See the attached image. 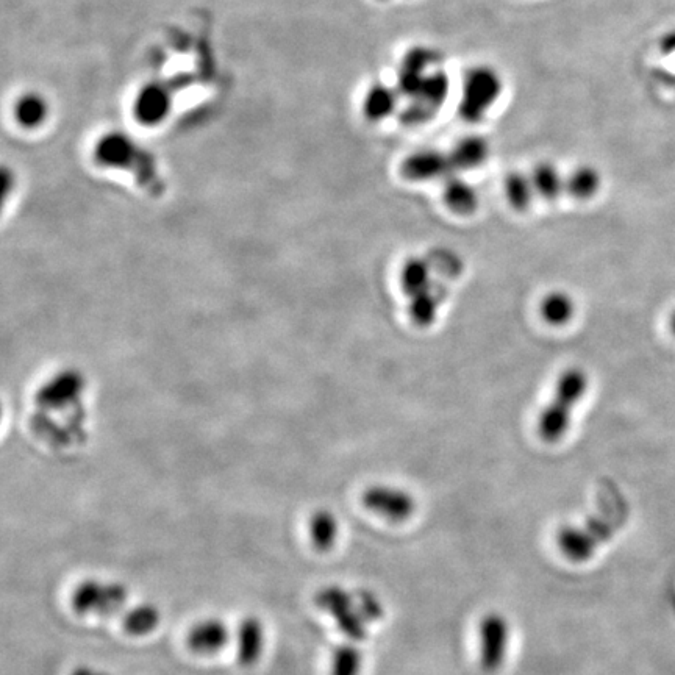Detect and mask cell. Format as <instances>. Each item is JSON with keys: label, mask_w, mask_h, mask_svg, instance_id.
<instances>
[{"label": "cell", "mask_w": 675, "mask_h": 675, "mask_svg": "<svg viewBox=\"0 0 675 675\" xmlns=\"http://www.w3.org/2000/svg\"><path fill=\"white\" fill-rule=\"evenodd\" d=\"M94 154L99 165L130 172L141 188L152 196H160L165 191V183L158 174L154 158L146 150L136 146L129 136L122 133L102 136L96 144Z\"/></svg>", "instance_id": "cell-1"}, {"label": "cell", "mask_w": 675, "mask_h": 675, "mask_svg": "<svg viewBox=\"0 0 675 675\" xmlns=\"http://www.w3.org/2000/svg\"><path fill=\"white\" fill-rule=\"evenodd\" d=\"M130 590L121 580L86 577L69 593V607L77 618L108 619L129 607Z\"/></svg>", "instance_id": "cell-2"}, {"label": "cell", "mask_w": 675, "mask_h": 675, "mask_svg": "<svg viewBox=\"0 0 675 675\" xmlns=\"http://www.w3.org/2000/svg\"><path fill=\"white\" fill-rule=\"evenodd\" d=\"M504 91V80L496 68L475 65L463 77L458 116L468 124H479Z\"/></svg>", "instance_id": "cell-3"}, {"label": "cell", "mask_w": 675, "mask_h": 675, "mask_svg": "<svg viewBox=\"0 0 675 675\" xmlns=\"http://www.w3.org/2000/svg\"><path fill=\"white\" fill-rule=\"evenodd\" d=\"M319 610L324 611L335 621L336 627L347 640L360 643L368 636L369 622L361 613L357 604V596L346 590L344 586H322L315 596Z\"/></svg>", "instance_id": "cell-4"}, {"label": "cell", "mask_w": 675, "mask_h": 675, "mask_svg": "<svg viewBox=\"0 0 675 675\" xmlns=\"http://www.w3.org/2000/svg\"><path fill=\"white\" fill-rule=\"evenodd\" d=\"M511 625L507 616L499 611L486 613L479 624L480 665L485 671L502 668L510 649Z\"/></svg>", "instance_id": "cell-5"}, {"label": "cell", "mask_w": 675, "mask_h": 675, "mask_svg": "<svg viewBox=\"0 0 675 675\" xmlns=\"http://www.w3.org/2000/svg\"><path fill=\"white\" fill-rule=\"evenodd\" d=\"M233 629L221 616H204L191 624L186 632L185 644L197 657H218L232 646Z\"/></svg>", "instance_id": "cell-6"}, {"label": "cell", "mask_w": 675, "mask_h": 675, "mask_svg": "<svg viewBox=\"0 0 675 675\" xmlns=\"http://www.w3.org/2000/svg\"><path fill=\"white\" fill-rule=\"evenodd\" d=\"M361 504L372 515L391 522H405L415 515L416 499L408 491L391 485H372L361 496Z\"/></svg>", "instance_id": "cell-7"}, {"label": "cell", "mask_w": 675, "mask_h": 675, "mask_svg": "<svg viewBox=\"0 0 675 675\" xmlns=\"http://www.w3.org/2000/svg\"><path fill=\"white\" fill-rule=\"evenodd\" d=\"M233 649L236 663L244 669L255 668L265 657L268 647V627L258 615H246L233 629Z\"/></svg>", "instance_id": "cell-8"}, {"label": "cell", "mask_w": 675, "mask_h": 675, "mask_svg": "<svg viewBox=\"0 0 675 675\" xmlns=\"http://www.w3.org/2000/svg\"><path fill=\"white\" fill-rule=\"evenodd\" d=\"M400 171L405 179L413 180V182H429V180L449 177L454 169L450 165L449 154H443L440 150L424 149L408 155L402 161Z\"/></svg>", "instance_id": "cell-9"}, {"label": "cell", "mask_w": 675, "mask_h": 675, "mask_svg": "<svg viewBox=\"0 0 675 675\" xmlns=\"http://www.w3.org/2000/svg\"><path fill=\"white\" fill-rule=\"evenodd\" d=\"M163 611L155 602L143 600L129 605L121 615V627L125 635L132 638H147L160 629Z\"/></svg>", "instance_id": "cell-10"}, {"label": "cell", "mask_w": 675, "mask_h": 675, "mask_svg": "<svg viewBox=\"0 0 675 675\" xmlns=\"http://www.w3.org/2000/svg\"><path fill=\"white\" fill-rule=\"evenodd\" d=\"M557 546L572 563H586L596 555L600 544L585 525H565L558 530Z\"/></svg>", "instance_id": "cell-11"}, {"label": "cell", "mask_w": 675, "mask_h": 675, "mask_svg": "<svg viewBox=\"0 0 675 675\" xmlns=\"http://www.w3.org/2000/svg\"><path fill=\"white\" fill-rule=\"evenodd\" d=\"M340 532V519L329 508H318L308 516V541L319 554H329L330 550L335 549Z\"/></svg>", "instance_id": "cell-12"}, {"label": "cell", "mask_w": 675, "mask_h": 675, "mask_svg": "<svg viewBox=\"0 0 675 675\" xmlns=\"http://www.w3.org/2000/svg\"><path fill=\"white\" fill-rule=\"evenodd\" d=\"M575 402L554 394V399L544 408L538 419V432L546 443H557L571 427L572 408Z\"/></svg>", "instance_id": "cell-13"}, {"label": "cell", "mask_w": 675, "mask_h": 675, "mask_svg": "<svg viewBox=\"0 0 675 675\" xmlns=\"http://www.w3.org/2000/svg\"><path fill=\"white\" fill-rule=\"evenodd\" d=\"M490 157V143L482 135L463 136L450 149V165L454 171L480 168Z\"/></svg>", "instance_id": "cell-14"}, {"label": "cell", "mask_w": 675, "mask_h": 675, "mask_svg": "<svg viewBox=\"0 0 675 675\" xmlns=\"http://www.w3.org/2000/svg\"><path fill=\"white\" fill-rule=\"evenodd\" d=\"M166 85H149L136 97L135 115L144 124H158L168 116L171 91Z\"/></svg>", "instance_id": "cell-15"}, {"label": "cell", "mask_w": 675, "mask_h": 675, "mask_svg": "<svg viewBox=\"0 0 675 675\" xmlns=\"http://www.w3.org/2000/svg\"><path fill=\"white\" fill-rule=\"evenodd\" d=\"M444 202L457 215H471L479 207V193L471 183L457 175H449L444 183Z\"/></svg>", "instance_id": "cell-16"}, {"label": "cell", "mask_w": 675, "mask_h": 675, "mask_svg": "<svg viewBox=\"0 0 675 675\" xmlns=\"http://www.w3.org/2000/svg\"><path fill=\"white\" fill-rule=\"evenodd\" d=\"M397 108V91L385 83H374L366 91L363 100V115L369 122L390 118Z\"/></svg>", "instance_id": "cell-17"}, {"label": "cell", "mask_w": 675, "mask_h": 675, "mask_svg": "<svg viewBox=\"0 0 675 675\" xmlns=\"http://www.w3.org/2000/svg\"><path fill=\"white\" fill-rule=\"evenodd\" d=\"M365 655L354 641L338 644L330 655V675H361Z\"/></svg>", "instance_id": "cell-18"}, {"label": "cell", "mask_w": 675, "mask_h": 675, "mask_svg": "<svg viewBox=\"0 0 675 675\" xmlns=\"http://www.w3.org/2000/svg\"><path fill=\"white\" fill-rule=\"evenodd\" d=\"M533 188L538 196L543 199L554 200L566 190V180L561 177L560 171L554 163L541 161L533 168L532 174Z\"/></svg>", "instance_id": "cell-19"}, {"label": "cell", "mask_w": 675, "mask_h": 675, "mask_svg": "<svg viewBox=\"0 0 675 675\" xmlns=\"http://www.w3.org/2000/svg\"><path fill=\"white\" fill-rule=\"evenodd\" d=\"M430 265L422 258H410L407 260L402 271H400V285L407 296L413 297L416 294L432 288V279H430Z\"/></svg>", "instance_id": "cell-20"}, {"label": "cell", "mask_w": 675, "mask_h": 675, "mask_svg": "<svg viewBox=\"0 0 675 675\" xmlns=\"http://www.w3.org/2000/svg\"><path fill=\"white\" fill-rule=\"evenodd\" d=\"M540 310L547 324L561 327L574 318L575 302L565 291H554L544 297Z\"/></svg>", "instance_id": "cell-21"}, {"label": "cell", "mask_w": 675, "mask_h": 675, "mask_svg": "<svg viewBox=\"0 0 675 675\" xmlns=\"http://www.w3.org/2000/svg\"><path fill=\"white\" fill-rule=\"evenodd\" d=\"M602 185V177L594 166L583 165L575 168L566 179V191L579 200L591 199Z\"/></svg>", "instance_id": "cell-22"}, {"label": "cell", "mask_w": 675, "mask_h": 675, "mask_svg": "<svg viewBox=\"0 0 675 675\" xmlns=\"http://www.w3.org/2000/svg\"><path fill=\"white\" fill-rule=\"evenodd\" d=\"M450 93V79L446 71L443 69H436V71L429 72L425 75L424 83H422L421 93L416 99L429 105L435 111H440L441 107L446 104L447 97Z\"/></svg>", "instance_id": "cell-23"}, {"label": "cell", "mask_w": 675, "mask_h": 675, "mask_svg": "<svg viewBox=\"0 0 675 675\" xmlns=\"http://www.w3.org/2000/svg\"><path fill=\"white\" fill-rule=\"evenodd\" d=\"M504 190L508 204L515 210L524 211L532 205L535 188H533L532 179L524 172H510L505 177Z\"/></svg>", "instance_id": "cell-24"}, {"label": "cell", "mask_w": 675, "mask_h": 675, "mask_svg": "<svg viewBox=\"0 0 675 675\" xmlns=\"http://www.w3.org/2000/svg\"><path fill=\"white\" fill-rule=\"evenodd\" d=\"M438 307H440V297L436 296L430 288L424 293L410 297L408 313H410L411 321L415 322L416 325L429 327L438 316Z\"/></svg>", "instance_id": "cell-25"}, {"label": "cell", "mask_w": 675, "mask_h": 675, "mask_svg": "<svg viewBox=\"0 0 675 675\" xmlns=\"http://www.w3.org/2000/svg\"><path fill=\"white\" fill-rule=\"evenodd\" d=\"M47 118V104L38 94H25L16 104V119L24 127H38Z\"/></svg>", "instance_id": "cell-26"}, {"label": "cell", "mask_w": 675, "mask_h": 675, "mask_svg": "<svg viewBox=\"0 0 675 675\" xmlns=\"http://www.w3.org/2000/svg\"><path fill=\"white\" fill-rule=\"evenodd\" d=\"M441 54L436 49L427 46H415L408 50L402 58L399 69L425 75L435 63H440Z\"/></svg>", "instance_id": "cell-27"}, {"label": "cell", "mask_w": 675, "mask_h": 675, "mask_svg": "<svg viewBox=\"0 0 675 675\" xmlns=\"http://www.w3.org/2000/svg\"><path fill=\"white\" fill-rule=\"evenodd\" d=\"M436 113L438 111L433 110L429 105H425L421 100L411 99L410 104L400 110L399 121L405 127H418V125H424L432 121Z\"/></svg>", "instance_id": "cell-28"}, {"label": "cell", "mask_w": 675, "mask_h": 675, "mask_svg": "<svg viewBox=\"0 0 675 675\" xmlns=\"http://www.w3.org/2000/svg\"><path fill=\"white\" fill-rule=\"evenodd\" d=\"M355 596H357L358 608H360L361 613H363L369 624L380 621L383 618L385 608H383L382 600L375 596L372 591L361 590L355 593Z\"/></svg>", "instance_id": "cell-29"}, {"label": "cell", "mask_w": 675, "mask_h": 675, "mask_svg": "<svg viewBox=\"0 0 675 675\" xmlns=\"http://www.w3.org/2000/svg\"><path fill=\"white\" fill-rule=\"evenodd\" d=\"M660 50L665 55L675 54V29L669 30L665 36H661Z\"/></svg>", "instance_id": "cell-30"}, {"label": "cell", "mask_w": 675, "mask_h": 675, "mask_svg": "<svg viewBox=\"0 0 675 675\" xmlns=\"http://www.w3.org/2000/svg\"><path fill=\"white\" fill-rule=\"evenodd\" d=\"M69 675H111L110 672L104 671V669L97 668V666L91 665H80L75 666L72 669L71 674Z\"/></svg>", "instance_id": "cell-31"}, {"label": "cell", "mask_w": 675, "mask_h": 675, "mask_svg": "<svg viewBox=\"0 0 675 675\" xmlns=\"http://www.w3.org/2000/svg\"><path fill=\"white\" fill-rule=\"evenodd\" d=\"M669 325H671L672 333H674V335H675V311H674V313H672L671 321H669Z\"/></svg>", "instance_id": "cell-32"}]
</instances>
